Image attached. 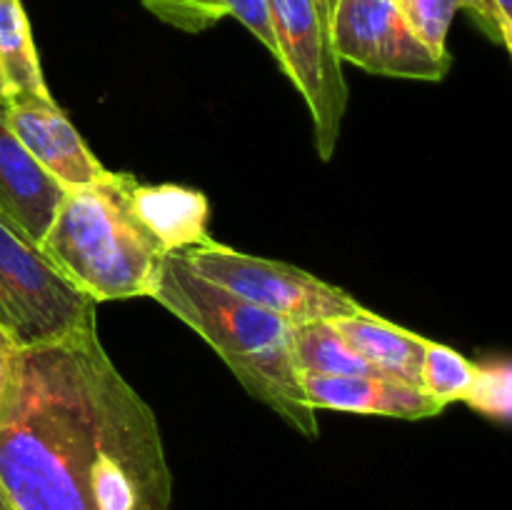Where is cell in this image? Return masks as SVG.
Listing matches in <instances>:
<instances>
[{"label":"cell","instance_id":"cell-1","mask_svg":"<svg viewBox=\"0 0 512 510\" xmlns=\"http://www.w3.org/2000/svg\"><path fill=\"white\" fill-rule=\"evenodd\" d=\"M98 330L18 350L0 398V488L18 510H93L90 348Z\"/></svg>","mask_w":512,"mask_h":510},{"label":"cell","instance_id":"cell-2","mask_svg":"<svg viewBox=\"0 0 512 510\" xmlns=\"http://www.w3.org/2000/svg\"><path fill=\"white\" fill-rule=\"evenodd\" d=\"M193 328L253 398L305 438H318V418L293 358V323L200 278L180 253H168L150 293Z\"/></svg>","mask_w":512,"mask_h":510},{"label":"cell","instance_id":"cell-3","mask_svg":"<svg viewBox=\"0 0 512 510\" xmlns=\"http://www.w3.org/2000/svg\"><path fill=\"white\" fill-rule=\"evenodd\" d=\"M130 173L68 190L40 240L45 258L93 303L150 298L168 253L130 208Z\"/></svg>","mask_w":512,"mask_h":510},{"label":"cell","instance_id":"cell-4","mask_svg":"<svg viewBox=\"0 0 512 510\" xmlns=\"http://www.w3.org/2000/svg\"><path fill=\"white\" fill-rule=\"evenodd\" d=\"M93 453L88 495L93 510H170L173 475L153 408L120 375L95 340L90 348Z\"/></svg>","mask_w":512,"mask_h":510},{"label":"cell","instance_id":"cell-5","mask_svg":"<svg viewBox=\"0 0 512 510\" xmlns=\"http://www.w3.org/2000/svg\"><path fill=\"white\" fill-rule=\"evenodd\" d=\"M95 305L0 215V325L20 350L93 333Z\"/></svg>","mask_w":512,"mask_h":510},{"label":"cell","instance_id":"cell-6","mask_svg":"<svg viewBox=\"0 0 512 510\" xmlns=\"http://www.w3.org/2000/svg\"><path fill=\"white\" fill-rule=\"evenodd\" d=\"M183 260L208 283L280 315L288 323L335 320L355 313L363 305L338 285L315 278L308 270L280 260L258 258L208 240L183 250Z\"/></svg>","mask_w":512,"mask_h":510},{"label":"cell","instance_id":"cell-7","mask_svg":"<svg viewBox=\"0 0 512 510\" xmlns=\"http://www.w3.org/2000/svg\"><path fill=\"white\" fill-rule=\"evenodd\" d=\"M278 40V65L308 103L315 125V145L330 160L338 145L348 88L340 60L335 58L330 33L315 0H268Z\"/></svg>","mask_w":512,"mask_h":510},{"label":"cell","instance_id":"cell-8","mask_svg":"<svg viewBox=\"0 0 512 510\" xmlns=\"http://www.w3.org/2000/svg\"><path fill=\"white\" fill-rule=\"evenodd\" d=\"M330 45L340 63L385 78L443 80L450 70V55L415 33L398 0H335Z\"/></svg>","mask_w":512,"mask_h":510},{"label":"cell","instance_id":"cell-9","mask_svg":"<svg viewBox=\"0 0 512 510\" xmlns=\"http://www.w3.org/2000/svg\"><path fill=\"white\" fill-rule=\"evenodd\" d=\"M3 120L35 163L65 190L93 185L108 173L53 95H13Z\"/></svg>","mask_w":512,"mask_h":510},{"label":"cell","instance_id":"cell-10","mask_svg":"<svg viewBox=\"0 0 512 510\" xmlns=\"http://www.w3.org/2000/svg\"><path fill=\"white\" fill-rule=\"evenodd\" d=\"M305 398L313 410L383 415V418L423 420L443 413V405L418 385L385 375H308Z\"/></svg>","mask_w":512,"mask_h":510},{"label":"cell","instance_id":"cell-11","mask_svg":"<svg viewBox=\"0 0 512 510\" xmlns=\"http://www.w3.org/2000/svg\"><path fill=\"white\" fill-rule=\"evenodd\" d=\"M68 190L45 173L0 115V215L40 245Z\"/></svg>","mask_w":512,"mask_h":510},{"label":"cell","instance_id":"cell-12","mask_svg":"<svg viewBox=\"0 0 512 510\" xmlns=\"http://www.w3.org/2000/svg\"><path fill=\"white\" fill-rule=\"evenodd\" d=\"M130 208L165 253H183L213 240L208 235V198L195 188L175 183L143 185L135 180L130 188Z\"/></svg>","mask_w":512,"mask_h":510},{"label":"cell","instance_id":"cell-13","mask_svg":"<svg viewBox=\"0 0 512 510\" xmlns=\"http://www.w3.org/2000/svg\"><path fill=\"white\" fill-rule=\"evenodd\" d=\"M345 343L363 360H368L385 378L403 380L420 388V365L428 338L405 330L370 310L360 308L355 313L333 320Z\"/></svg>","mask_w":512,"mask_h":510},{"label":"cell","instance_id":"cell-14","mask_svg":"<svg viewBox=\"0 0 512 510\" xmlns=\"http://www.w3.org/2000/svg\"><path fill=\"white\" fill-rule=\"evenodd\" d=\"M0 68L10 98L50 95L30 33L28 15L20 0H0Z\"/></svg>","mask_w":512,"mask_h":510},{"label":"cell","instance_id":"cell-15","mask_svg":"<svg viewBox=\"0 0 512 510\" xmlns=\"http://www.w3.org/2000/svg\"><path fill=\"white\" fill-rule=\"evenodd\" d=\"M293 358L300 378L308 375H380L338 333L333 320L293 325Z\"/></svg>","mask_w":512,"mask_h":510},{"label":"cell","instance_id":"cell-16","mask_svg":"<svg viewBox=\"0 0 512 510\" xmlns=\"http://www.w3.org/2000/svg\"><path fill=\"white\" fill-rule=\"evenodd\" d=\"M475 378V365L458 350L448 348L443 343H425L423 365H420V388L438 400L440 405H450L455 400H463L470 383Z\"/></svg>","mask_w":512,"mask_h":510},{"label":"cell","instance_id":"cell-17","mask_svg":"<svg viewBox=\"0 0 512 510\" xmlns=\"http://www.w3.org/2000/svg\"><path fill=\"white\" fill-rule=\"evenodd\" d=\"M463 400L488 418L508 420L512 400L510 363L500 360V363L475 365V378Z\"/></svg>","mask_w":512,"mask_h":510},{"label":"cell","instance_id":"cell-18","mask_svg":"<svg viewBox=\"0 0 512 510\" xmlns=\"http://www.w3.org/2000/svg\"><path fill=\"white\" fill-rule=\"evenodd\" d=\"M398 3L420 38L438 53H448L445 40H448L450 23L460 10L458 0H398Z\"/></svg>","mask_w":512,"mask_h":510},{"label":"cell","instance_id":"cell-19","mask_svg":"<svg viewBox=\"0 0 512 510\" xmlns=\"http://www.w3.org/2000/svg\"><path fill=\"white\" fill-rule=\"evenodd\" d=\"M143 3L160 20L188 33L210 28L228 15L223 0H143Z\"/></svg>","mask_w":512,"mask_h":510},{"label":"cell","instance_id":"cell-20","mask_svg":"<svg viewBox=\"0 0 512 510\" xmlns=\"http://www.w3.org/2000/svg\"><path fill=\"white\" fill-rule=\"evenodd\" d=\"M468 10L488 38L512 48V0H458Z\"/></svg>","mask_w":512,"mask_h":510},{"label":"cell","instance_id":"cell-21","mask_svg":"<svg viewBox=\"0 0 512 510\" xmlns=\"http://www.w3.org/2000/svg\"><path fill=\"white\" fill-rule=\"evenodd\" d=\"M223 5L228 15L238 18L278 60V40H275L273 15H270L268 0H223Z\"/></svg>","mask_w":512,"mask_h":510},{"label":"cell","instance_id":"cell-22","mask_svg":"<svg viewBox=\"0 0 512 510\" xmlns=\"http://www.w3.org/2000/svg\"><path fill=\"white\" fill-rule=\"evenodd\" d=\"M18 350L20 348L13 343V338H10V335L5 333L3 325H0V398H3L5 388H8V380H10V373H13Z\"/></svg>","mask_w":512,"mask_h":510},{"label":"cell","instance_id":"cell-23","mask_svg":"<svg viewBox=\"0 0 512 510\" xmlns=\"http://www.w3.org/2000/svg\"><path fill=\"white\" fill-rule=\"evenodd\" d=\"M315 5H318L320 18H323L325 28H328V33H330V13H333V8H330V0H315Z\"/></svg>","mask_w":512,"mask_h":510},{"label":"cell","instance_id":"cell-24","mask_svg":"<svg viewBox=\"0 0 512 510\" xmlns=\"http://www.w3.org/2000/svg\"><path fill=\"white\" fill-rule=\"evenodd\" d=\"M8 100H10V93H8V85H5V78H3V68H0V115H3Z\"/></svg>","mask_w":512,"mask_h":510},{"label":"cell","instance_id":"cell-25","mask_svg":"<svg viewBox=\"0 0 512 510\" xmlns=\"http://www.w3.org/2000/svg\"><path fill=\"white\" fill-rule=\"evenodd\" d=\"M0 510H18L13 503H10L8 495L3 493V488H0Z\"/></svg>","mask_w":512,"mask_h":510},{"label":"cell","instance_id":"cell-26","mask_svg":"<svg viewBox=\"0 0 512 510\" xmlns=\"http://www.w3.org/2000/svg\"><path fill=\"white\" fill-rule=\"evenodd\" d=\"M333 3H335V0H330V8H333Z\"/></svg>","mask_w":512,"mask_h":510}]
</instances>
